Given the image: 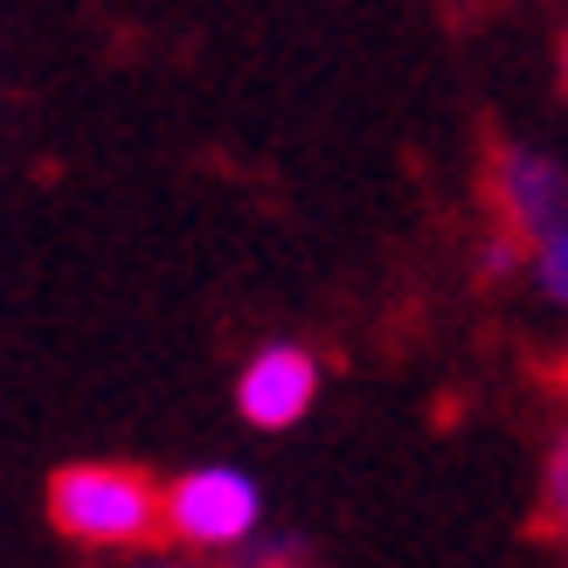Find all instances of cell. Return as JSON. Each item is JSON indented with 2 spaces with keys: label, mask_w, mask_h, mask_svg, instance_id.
Wrapping results in <instances>:
<instances>
[{
  "label": "cell",
  "mask_w": 568,
  "mask_h": 568,
  "mask_svg": "<svg viewBox=\"0 0 568 568\" xmlns=\"http://www.w3.org/2000/svg\"><path fill=\"white\" fill-rule=\"evenodd\" d=\"M49 520L83 548H146L166 527V493L132 465H63L49 478Z\"/></svg>",
  "instance_id": "6da1fadb"
},
{
  "label": "cell",
  "mask_w": 568,
  "mask_h": 568,
  "mask_svg": "<svg viewBox=\"0 0 568 568\" xmlns=\"http://www.w3.org/2000/svg\"><path fill=\"white\" fill-rule=\"evenodd\" d=\"M257 520H264V493L250 486L236 465H194L166 486V534L194 555L250 548Z\"/></svg>",
  "instance_id": "7a4b0ae2"
},
{
  "label": "cell",
  "mask_w": 568,
  "mask_h": 568,
  "mask_svg": "<svg viewBox=\"0 0 568 568\" xmlns=\"http://www.w3.org/2000/svg\"><path fill=\"white\" fill-rule=\"evenodd\" d=\"M312 395H320V361L305 347H264V354H250V367L236 375V409H243V423H257V430H292L312 409Z\"/></svg>",
  "instance_id": "3957f363"
},
{
  "label": "cell",
  "mask_w": 568,
  "mask_h": 568,
  "mask_svg": "<svg viewBox=\"0 0 568 568\" xmlns=\"http://www.w3.org/2000/svg\"><path fill=\"white\" fill-rule=\"evenodd\" d=\"M499 194H506V222L527 230L534 243L555 236V230H568V181H561L555 160H541V153H506Z\"/></svg>",
  "instance_id": "277c9868"
},
{
  "label": "cell",
  "mask_w": 568,
  "mask_h": 568,
  "mask_svg": "<svg viewBox=\"0 0 568 568\" xmlns=\"http://www.w3.org/2000/svg\"><path fill=\"white\" fill-rule=\"evenodd\" d=\"M534 284H541L548 298L568 305V230H555V236L534 243Z\"/></svg>",
  "instance_id": "5b68a950"
},
{
  "label": "cell",
  "mask_w": 568,
  "mask_h": 568,
  "mask_svg": "<svg viewBox=\"0 0 568 568\" xmlns=\"http://www.w3.org/2000/svg\"><path fill=\"white\" fill-rule=\"evenodd\" d=\"M514 264H520V236H493V243H486V277L514 271Z\"/></svg>",
  "instance_id": "8992f818"
},
{
  "label": "cell",
  "mask_w": 568,
  "mask_h": 568,
  "mask_svg": "<svg viewBox=\"0 0 568 568\" xmlns=\"http://www.w3.org/2000/svg\"><path fill=\"white\" fill-rule=\"evenodd\" d=\"M548 499H555L561 514H568V444L555 450V465H548Z\"/></svg>",
  "instance_id": "52a82bcc"
},
{
  "label": "cell",
  "mask_w": 568,
  "mask_h": 568,
  "mask_svg": "<svg viewBox=\"0 0 568 568\" xmlns=\"http://www.w3.org/2000/svg\"><path fill=\"white\" fill-rule=\"evenodd\" d=\"M250 568H305V561H292V555H284V548H271V555H257V561H250Z\"/></svg>",
  "instance_id": "ba28073f"
},
{
  "label": "cell",
  "mask_w": 568,
  "mask_h": 568,
  "mask_svg": "<svg viewBox=\"0 0 568 568\" xmlns=\"http://www.w3.org/2000/svg\"><path fill=\"white\" fill-rule=\"evenodd\" d=\"M139 568H202V561H139Z\"/></svg>",
  "instance_id": "9c48e42d"
},
{
  "label": "cell",
  "mask_w": 568,
  "mask_h": 568,
  "mask_svg": "<svg viewBox=\"0 0 568 568\" xmlns=\"http://www.w3.org/2000/svg\"><path fill=\"white\" fill-rule=\"evenodd\" d=\"M561 77H568V63H561Z\"/></svg>",
  "instance_id": "30bf717a"
}]
</instances>
